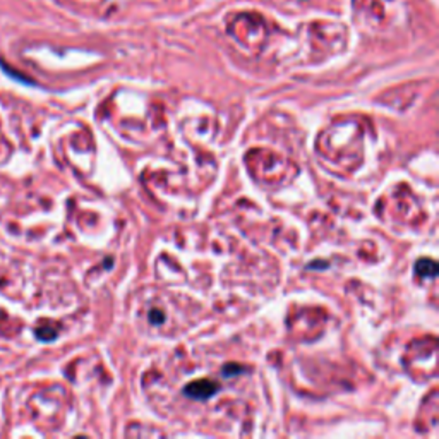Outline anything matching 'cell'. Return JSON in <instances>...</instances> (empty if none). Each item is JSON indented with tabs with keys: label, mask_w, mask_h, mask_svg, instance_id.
Returning a JSON list of instances; mask_svg holds the SVG:
<instances>
[{
	"label": "cell",
	"mask_w": 439,
	"mask_h": 439,
	"mask_svg": "<svg viewBox=\"0 0 439 439\" xmlns=\"http://www.w3.org/2000/svg\"><path fill=\"white\" fill-rule=\"evenodd\" d=\"M218 391V386H216L213 381H206V379H201V381H194L185 386V394L194 400H205V398H210L211 394H215Z\"/></svg>",
	"instance_id": "6da1fadb"
},
{
	"label": "cell",
	"mask_w": 439,
	"mask_h": 439,
	"mask_svg": "<svg viewBox=\"0 0 439 439\" xmlns=\"http://www.w3.org/2000/svg\"><path fill=\"white\" fill-rule=\"evenodd\" d=\"M415 273L419 276L434 278L437 274V264L432 259H419L415 264Z\"/></svg>",
	"instance_id": "7a4b0ae2"
}]
</instances>
